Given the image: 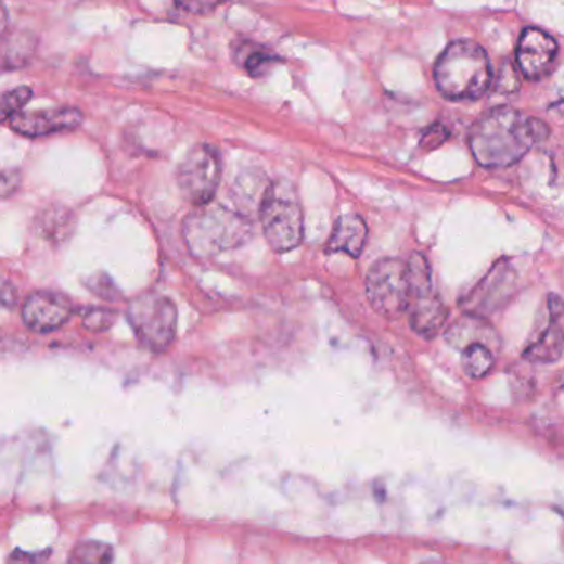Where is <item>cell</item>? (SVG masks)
I'll return each mask as SVG.
<instances>
[{"label":"cell","mask_w":564,"mask_h":564,"mask_svg":"<svg viewBox=\"0 0 564 564\" xmlns=\"http://www.w3.org/2000/svg\"><path fill=\"white\" fill-rule=\"evenodd\" d=\"M550 129L509 106L485 113L471 131V151L484 168H509L543 143Z\"/></svg>","instance_id":"obj_1"},{"label":"cell","mask_w":564,"mask_h":564,"mask_svg":"<svg viewBox=\"0 0 564 564\" xmlns=\"http://www.w3.org/2000/svg\"><path fill=\"white\" fill-rule=\"evenodd\" d=\"M252 222L245 214L220 204L195 206L182 223V238L192 257H217L241 247L252 235Z\"/></svg>","instance_id":"obj_2"},{"label":"cell","mask_w":564,"mask_h":564,"mask_svg":"<svg viewBox=\"0 0 564 564\" xmlns=\"http://www.w3.org/2000/svg\"><path fill=\"white\" fill-rule=\"evenodd\" d=\"M434 80L447 100H478L491 85L487 52L474 40H456L437 59Z\"/></svg>","instance_id":"obj_3"},{"label":"cell","mask_w":564,"mask_h":564,"mask_svg":"<svg viewBox=\"0 0 564 564\" xmlns=\"http://www.w3.org/2000/svg\"><path fill=\"white\" fill-rule=\"evenodd\" d=\"M264 234L275 252H290L304 241V210L292 185L275 182L267 185L258 206Z\"/></svg>","instance_id":"obj_4"},{"label":"cell","mask_w":564,"mask_h":564,"mask_svg":"<svg viewBox=\"0 0 564 564\" xmlns=\"http://www.w3.org/2000/svg\"><path fill=\"white\" fill-rule=\"evenodd\" d=\"M128 320L138 339L151 352L171 348L178 328V310L168 296L143 293L129 304Z\"/></svg>","instance_id":"obj_5"},{"label":"cell","mask_w":564,"mask_h":564,"mask_svg":"<svg viewBox=\"0 0 564 564\" xmlns=\"http://www.w3.org/2000/svg\"><path fill=\"white\" fill-rule=\"evenodd\" d=\"M367 296L371 307L386 318H399L412 302L408 261L383 258L371 267L367 275Z\"/></svg>","instance_id":"obj_6"},{"label":"cell","mask_w":564,"mask_h":564,"mask_svg":"<svg viewBox=\"0 0 564 564\" xmlns=\"http://www.w3.org/2000/svg\"><path fill=\"white\" fill-rule=\"evenodd\" d=\"M220 172L222 166L216 148L210 144L192 148L178 169V185L185 201L192 206L213 203L219 188Z\"/></svg>","instance_id":"obj_7"},{"label":"cell","mask_w":564,"mask_h":564,"mask_svg":"<svg viewBox=\"0 0 564 564\" xmlns=\"http://www.w3.org/2000/svg\"><path fill=\"white\" fill-rule=\"evenodd\" d=\"M557 56V43L540 28L523 30L516 47V65L520 74L528 80H540L551 70Z\"/></svg>","instance_id":"obj_8"},{"label":"cell","mask_w":564,"mask_h":564,"mask_svg":"<svg viewBox=\"0 0 564 564\" xmlns=\"http://www.w3.org/2000/svg\"><path fill=\"white\" fill-rule=\"evenodd\" d=\"M74 315L70 300L59 293L34 292L22 305L25 326L36 333H50L70 320Z\"/></svg>","instance_id":"obj_9"},{"label":"cell","mask_w":564,"mask_h":564,"mask_svg":"<svg viewBox=\"0 0 564 564\" xmlns=\"http://www.w3.org/2000/svg\"><path fill=\"white\" fill-rule=\"evenodd\" d=\"M9 128L22 137L42 138L53 132L72 131L84 123V113L77 108L42 110V112H18L8 119Z\"/></svg>","instance_id":"obj_10"},{"label":"cell","mask_w":564,"mask_h":564,"mask_svg":"<svg viewBox=\"0 0 564 564\" xmlns=\"http://www.w3.org/2000/svg\"><path fill=\"white\" fill-rule=\"evenodd\" d=\"M409 313H411L409 323L412 331L424 339L436 338L449 317L447 308L434 293L414 298L409 307Z\"/></svg>","instance_id":"obj_11"},{"label":"cell","mask_w":564,"mask_h":564,"mask_svg":"<svg viewBox=\"0 0 564 564\" xmlns=\"http://www.w3.org/2000/svg\"><path fill=\"white\" fill-rule=\"evenodd\" d=\"M368 241V226L358 214H346L336 220L326 252L330 254H348L359 257Z\"/></svg>","instance_id":"obj_12"},{"label":"cell","mask_w":564,"mask_h":564,"mask_svg":"<svg viewBox=\"0 0 564 564\" xmlns=\"http://www.w3.org/2000/svg\"><path fill=\"white\" fill-rule=\"evenodd\" d=\"M446 339L450 346L460 351L467 346L477 345V343L488 346L491 351L499 348V336L495 333L493 328L474 313L453 323L446 333Z\"/></svg>","instance_id":"obj_13"},{"label":"cell","mask_w":564,"mask_h":564,"mask_svg":"<svg viewBox=\"0 0 564 564\" xmlns=\"http://www.w3.org/2000/svg\"><path fill=\"white\" fill-rule=\"evenodd\" d=\"M564 349V331L557 324V320L551 318L547 330L541 331L535 342L529 343L523 351V358L529 362H553L560 359Z\"/></svg>","instance_id":"obj_14"},{"label":"cell","mask_w":564,"mask_h":564,"mask_svg":"<svg viewBox=\"0 0 564 564\" xmlns=\"http://www.w3.org/2000/svg\"><path fill=\"white\" fill-rule=\"evenodd\" d=\"M36 49L37 40L30 31H12L11 37L4 36L2 65L5 70H17L30 62Z\"/></svg>","instance_id":"obj_15"},{"label":"cell","mask_w":564,"mask_h":564,"mask_svg":"<svg viewBox=\"0 0 564 564\" xmlns=\"http://www.w3.org/2000/svg\"><path fill=\"white\" fill-rule=\"evenodd\" d=\"M462 368L472 380L487 376L493 368V351L485 345H471L462 349Z\"/></svg>","instance_id":"obj_16"},{"label":"cell","mask_w":564,"mask_h":564,"mask_svg":"<svg viewBox=\"0 0 564 564\" xmlns=\"http://www.w3.org/2000/svg\"><path fill=\"white\" fill-rule=\"evenodd\" d=\"M409 285H411L412 300L419 296L433 293V275L431 265L422 254H412L408 260Z\"/></svg>","instance_id":"obj_17"},{"label":"cell","mask_w":564,"mask_h":564,"mask_svg":"<svg viewBox=\"0 0 564 564\" xmlns=\"http://www.w3.org/2000/svg\"><path fill=\"white\" fill-rule=\"evenodd\" d=\"M235 60L244 66L248 74L260 77L265 74V68H269L275 62V56L269 50H265L264 47L242 43L238 53H235Z\"/></svg>","instance_id":"obj_18"},{"label":"cell","mask_w":564,"mask_h":564,"mask_svg":"<svg viewBox=\"0 0 564 564\" xmlns=\"http://www.w3.org/2000/svg\"><path fill=\"white\" fill-rule=\"evenodd\" d=\"M70 561L72 563H110L113 561V550L108 544L87 541L72 551Z\"/></svg>","instance_id":"obj_19"},{"label":"cell","mask_w":564,"mask_h":564,"mask_svg":"<svg viewBox=\"0 0 564 564\" xmlns=\"http://www.w3.org/2000/svg\"><path fill=\"white\" fill-rule=\"evenodd\" d=\"M31 100V90L28 87H18L14 90L5 91L0 102V112H2V121H8L12 115L21 112L25 105Z\"/></svg>","instance_id":"obj_20"},{"label":"cell","mask_w":564,"mask_h":564,"mask_svg":"<svg viewBox=\"0 0 564 564\" xmlns=\"http://www.w3.org/2000/svg\"><path fill=\"white\" fill-rule=\"evenodd\" d=\"M115 313L105 308H91L85 313L84 324L90 331H105L115 323Z\"/></svg>","instance_id":"obj_21"},{"label":"cell","mask_w":564,"mask_h":564,"mask_svg":"<svg viewBox=\"0 0 564 564\" xmlns=\"http://www.w3.org/2000/svg\"><path fill=\"white\" fill-rule=\"evenodd\" d=\"M450 132L446 126L440 125V123H436V125L428 126L425 129L424 134H422L421 146L424 150H437V148L443 146L447 140H449Z\"/></svg>","instance_id":"obj_22"},{"label":"cell","mask_w":564,"mask_h":564,"mask_svg":"<svg viewBox=\"0 0 564 564\" xmlns=\"http://www.w3.org/2000/svg\"><path fill=\"white\" fill-rule=\"evenodd\" d=\"M518 78H516L513 66H503L502 70H500L499 78H497V88L502 91H515L518 90Z\"/></svg>","instance_id":"obj_23"},{"label":"cell","mask_w":564,"mask_h":564,"mask_svg":"<svg viewBox=\"0 0 564 564\" xmlns=\"http://www.w3.org/2000/svg\"><path fill=\"white\" fill-rule=\"evenodd\" d=\"M548 308H550L551 318L557 320V318L564 313V302L561 300L560 296L550 295V298H548Z\"/></svg>","instance_id":"obj_24"}]
</instances>
